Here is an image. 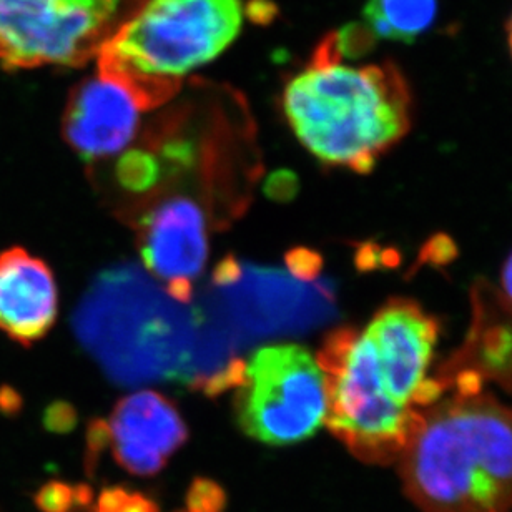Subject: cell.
I'll list each match as a JSON object with an SVG mask.
<instances>
[{"label":"cell","instance_id":"obj_11","mask_svg":"<svg viewBox=\"0 0 512 512\" xmlns=\"http://www.w3.org/2000/svg\"><path fill=\"white\" fill-rule=\"evenodd\" d=\"M102 429L120 466L138 476L158 473L187 439L177 408L155 391L128 394Z\"/></svg>","mask_w":512,"mask_h":512},{"label":"cell","instance_id":"obj_4","mask_svg":"<svg viewBox=\"0 0 512 512\" xmlns=\"http://www.w3.org/2000/svg\"><path fill=\"white\" fill-rule=\"evenodd\" d=\"M243 24L242 0H148L100 47L99 70L178 90L217 59Z\"/></svg>","mask_w":512,"mask_h":512},{"label":"cell","instance_id":"obj_6","mask_svg":"<svg viewBox=\"0 0 512 512\" xmlns=\"http://www.w3.org/2000/svg\"><path fill=\"white\" fill-rule=\"evenodd\" d=\"M238 419L260 443H300L326 421L325 373L303 346L270 345L243 365L238 384Z\"/></svg>","mask_w":512,"mask_h":512},{"label":"cell","instance_id":"obj_5","mask_svg":"<svg viewBox=\"0 0 512 512\" xmlns=\"http://www.w3.org/2000/svg\"><path fill=\"white\" fill-rule=\"evenodd\" d=\"M318 363L326 378L331 433L365 463L398 461L426 411L404 401L386 380L365 331H335Z\"/></svg>","mask_w":512,"mask_h":512},{"label":"cell","instance_id":"obj_15","mask_svg":"<svg viewBox=\"0 0 512 512\" xmlns=\"http://www.w3.org/2000/svg\"><path fill=\"white\" fill-rule=\"evenodd\" d=\"M89 498L84 496V489H72L62 483H50L40 489L35 503L40 511L44 512H70L75 503L82 504V501Z\"/></svg>","mask_w":512,"mask_h":512},{"label":"cell","instance_id":"obj_1","mask_svg":"<svg viewBox=\"0 0 512 512\" xmlns=\"http://www.w3.org/2000/svg\"><path fill=\"white\" fill-rule=\"evenodd\" d=\"M330 34L286 85L283 110L318 160L370 173L413 124V92L393 60L348 65Z\"/></svg>","mask_w":512,"mask_h":512},{"label":"cell","instance_id":"obj_12","mask_svg":"<svg viewBox=\"0 0 512 512\" xmlns=\"http://www.w3.org/2000/svg\"><path fill=\"white\" fill-rule=\"evenodd\" d=\"M57 285L45 261L14 247L0 253V331L29 346L44 338L57 318Z\"/></svg>","mask_w":512,"mask_h":512},{"label":"cell","instance_id":"obj_8","mask_svg":"<svg viewBox=\"0 0 512 512\" xmlns=\"http://www.w3.org/2000/svg\"><path fill=\"white\" fill-rule=\"evenodd\" d=\"M148 109L152 105L127 80L99 72L70 95L65 138L85 160L109 157L132 142L140 114Z\"/></svg>","mask_w":512,"mask_h":512},{"label":"cell","instance_id":"obj_9","mask_svg":"<svg viewBox=\"0 0 512 512\" xmlns=\"http://www.w3.org/2000/svg\"><path fill=\"white\" fill-rule=\"evenodd\" d=\"M471 303L473 320L463 346L433 376L444 393L478 391L486 381L512 389V305L484 280L473 286Z\"/></svg>","mask_w":512,"mask_h":512},{"label":"cell","instance_id":"obj_14","mask_svg":"<svg viewBox=\"0 0 512 512\" xmlns=\"http://www.w3.org/2000/svg\"><path fill=\"white\" fill-rule=\"evenodd\" d=\"M120 180L125 187L143 190L150 187L158 175V167L148 153H128L119 168Z\"/></svg>","mask_w":512,"mask_h":512},{"label":"cell","instance_id":"obj_2","mask_svg":"<svg viewBox=\"0 0 512 512\" xmlns=\"http://www.w3.org/2000/svg\"><path fill=\"white\" fill-rule=\"evenodd\" d=\"M398 461L423 512H511L512 408L483 389L448 391Z\"/></svg>","mask_w":512,"mask_h":512},{"label":"cell","instance_id":"obj_10","mask_svg":"<svg viewBox=\"0 0 512 512\" xmlns=\"http://www.w3.org/2000/svg\"><path fill=\"white\" fill-rule=\"evenodd\" d=\"M140 253L168 295L187 303L208 255L205 217L197 203L177 197L150 210L140 223Z\"/></svg>","mask_w":512,"mask_h":512},{"label":"cell","instance_id":"obj_20","mask_svg":"<svg viewBox=\"0 0 512 512\" xmlns=\"http://www.w3.org/2000/svg\"><path fill=\"white\" fill-rule=\"evenodd\" d=\"M506 34H508L509 52H511L512 57V12L509 15L508 24H506Z\"/></svg>","mask_w":512,"mask_h":512},{"label":"cell","instance_id":"obj_3","mask_svg":"<svg viewBox=\"0 0 512 512\" xmlns=\"http://www.w3.org/2000/svg\"><path fill=\"white\" fill-rule=\"evenodd\" d=\"M130 268L105 273L77 313V333L120 383L175 380L203 389L192 316Z\"/></svg>","mask_w":512,"mask_h":512},{"label":"cell","instance_id":"obj_13","mask_svg":"<svg viewBox=\"0 0 512 512\" xmlns=\"http://www.w3.org/2000/svg\"><path fill=\"white\" fill-rule=\"evenodd\" d=\"M363 15L376 39L413 44L436 22L438 0H368Z\"/></svg>","mask_w":512,"mask_h":512},{"label":"cell","instance_id":"obj_18","mask_svg":"<svg viewBox=\"0 0 512 512\" xmlns=\"http://www.w3.org/2000/svg\"><path fill=\"white\" fill-rule=\"evenodd\" d=\"M501 283H503V295L512 305V253L508 256L503 271H501Z\"/></svg>","mask_w":512,"mask_h":512},{"label":"cell","instance_id":"obj_17","mask_svg":"<svg viewBox=\"0 0 512 512\" xmlns=\"http://www.w3.org/2000/svg\"><path fill=\"white\" fill-rule=\"evenodd\" d=\"M223 508V494L215 484L197 483L188 496V512H220Z\"/></svg>","mask_w":512,"mask_h":512},{"label":"cell","instance_id":"obj_7","mask_svg":"<svg viewBox=\"0 0 512 512\" xmlns=\"http://www.w3.org/2000/svg\"><path fill=\"white\" fill-rule=\"evenodd\" d=\"M120 0H0V67H80L109 39Z\"/></svg>","mask_w":512,"mask_h":512},{"label":"cell","instance_id":"obj_19","mask_svg":"<svg viewBox=\"0 0 512 512\" xmlns=\"http://www.w3.org/2000/svg\"><path fill=\"white\" fill-rule=\"evenodd\" d=\"M15 394L9 393L7 389L0 391V408L4 411H14L15 409Z\"/></svg>","mask_w":512,"mask_h":512},{"label":"cell","instance_id":"obj_16","mask_svg":"<svg viewBox=\"0 0 512 512\" xmlns=\"http://www.w3.org/2000/svg\"><path fill=\"white\" fill-rule=\"evenodd\" d=\"M97 512H158L147 498L127 493L124 489H110L100 496Z\"/></svg>","mask_w":512,"mask_h":512}]
</instances>
